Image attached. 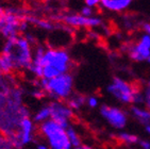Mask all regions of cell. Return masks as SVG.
Wrapping results in <instances>:
<instances>
[{"label":"cell","mask_w":150,"mask_h":149,"mask_svg":"<svg viewBox=\"0 0 150 149\" xmlns=\"http://www.w3.org/2000/svg\"><path fill=\"white\" fill-rule=\"evenodd\" d=\"M129 57L135 62L147 61L150 57V35L143 33L139 40L129 48Z\"/></svg>","instance_id":"obj_8"},{"label":"cell","mask_w":150,"mask_h":149,"mask_svg":"<svg viewBox=\"0 0 150 149\" xmlns=\"http://www.w3.org/2000/svg\"><path fill=\"white\" fill-rule=\"evenodd\" d=\"M20 130L17 134V142L19 143V146H23L29 144L33 138V132H34V125L33 121L28 116L23 117L19 123Z\"/></svg>","instance_id":"obj_11"},{"label":"cell","mask_w":150,"mask_h":149,"mask_svg":"<svg viewBox=\"0 0 150 149\" xmlns=\"http://www.w3.org/2000/svg\"><path fill=\"white\" fill-rule=\"evenodd\" d=\"M72 149H87V146H78V147H74Z\"/></svg>","instance_id":"obj_27"},{"label":"cell","mask_w":150,"mask_h":149,"mask_svg":"<svg viewBox=\"0 0 150 149\" xmlns=\"http://www.w3.org/2000/svg\"><path fill=\"white\" fill-rule=\"evenodd\" d=\"M63 21L69 27L76 28H95L101 26L102 20L99 17H84L81 14H68L63 16Z\"/></svg>","instance_id":"obj_10"},{"label":"cell","mask_w":150,"mask_h":149,"mask_svg":"<svg viewBox=\"0 0 150 149\" xmlns=\"http://www.w3.org/2000/svg\"><path fill=\"white\" fill-rule=\"evenodd\" d=\"M84 2H85L86 6L93 9L94 6H97L100 4V0H84Z\"/></svg>","instance_id":"obj_22"},{"label":"cell","mask_w":150,"mask_h":149,"mask_svg":"<svg viewBox=\"0 0 150 149\" xmlns=\"http://www.w3.org/2000/svg\"><path fill=\"white\" fill-rule=\"evenodd\" d=\"M99 111H100L101 116L110 123L113 128H115L117 130H121L127 126L128 116L126 114V112L122 111L119 108L109 106L107 104H103V106H101Z\"/></svg>","instance_id":"obj_7"},{"label":"cell","mask_w":150,"mask_h":149,"mask_svg":"<svg viewBox=\"0 0 150 149\" xmlns=\"http://www.w3.org/2000/svg\"><path fill=\"white\" fill-rule=\"evenodd\" d=\"M81 15H83L84 17H93V15H94V11H93L92 8L84 6L83 9L81 10Z\"/></svg>","instance_id":"obj_21"},{"label":"cell","mask_w":150,"mask_h":149,"mask_svg":"<svg viewBox=\"0 0 150 149\" xmlns=\"http://www.w3.org/2000/svg\"><path fill=\"white\" fill-rule=\"evenodd\" d=\"M87 149H93V148H91L90 146H87Z\"/></svg>","instance_id":"obj_30"},{"label":"cell","mask_w":150,"mask_h":149,"mask_svg":"<svg viewBox=\"0 0 150 149\" xmlns=\"http://www.w3.org/2000/svg\"><path fill=\"white\" fill-rule=\"evenodd\" d=\"M43 78L50 80L63 74H67L70 68L69 53L62 48H49L44 53Z\"/></svg>","instance_id":"obj_1"},{"label":"cell","mask_w":150,"mask_h":149,"mask_svg":"<svg viewBox=\"0 0 150 149\" xmlns=\"http://www.w3.org/2000/svg\"><path fill=\"white\" fill-rule=\"evenodd\" d=\"M40 86L44 92L55 100L68 99L72 93L74 77L67 72L50 80L42 78L40 80Z\"/></svg>","instance_id":"obj_3"},{"label":"cell","mask_w":150,"mask_h":149,"mask_svg":"<svg viewBox=\"0 0 150 149\" xmlns=\"http://www.w3.org/2000/svg\"><path fill=\"white\" fill-rule=\"evenodd\" d=\"M27 20L32 23H34L35 26L44 29V30H53V29H54V26H53L51 23L47 21V20H42V19H38V18H35V17H28Z\"/></svg>","instance_id":"obj_17"},{"label":"cell","mask_w":150,"mask_h":149,"mask_svg":"<svg viewBox=\"0 0 150 149\" xmlns=\"http://www.w3.org/2000/svg\"><path fill=\"white\" fill-rule=\"evenodd\" d=\"M66 134H67L68 140H69L70 144H71L72 148H74V147L81 146V138L79 136V134L77 133V131H76L74 128L68 127L66 129Z\"/></svg>","instance_id":"obj_16"},{"label":"cell","mask_w":150,"mask_h":149,"mask_svg":"<svg viewBox=\"0 0 150 149\" xmlns=\"http://www.w3.org/2000/svg\"><path fill=\"white\" fill-rule=\"evenodd\" d=\"M3 13H4V10H2L1 8H0V16H1V15H2Z\"/></svg>","instance_id":"obj_28"},{"label":"cell","mask_w":150,"mask_h":149,"mask_svg":"<svg viewBox=\"0 0 150 149\" xmlns=\"http://www.w3.org/2000/svg\"><path fill=\"white\" fill-rule=\"evenodd\" d=\"M118 138L121 140V142H124L126 144H129V145H132V144H136L139 143V138L134 134H130V133H127V132H121L119 133L118 135Z\"/></svg>","instance_id":"obj_18"},{"label":"cell","mask_w":150,"mask_h":149,"mask_svg":"<svg viewBox=\"0 0 150 149\" xmlns=\"http://www.w3.org/2000/svg\"><path fill=\"white\" fill-rule=\"evenodd\" d=\"M50 116H51V112H50V108L49 106H44L40 111L34 115V117H33V121L36 123H42L44 121H48L50 119Z\"/></svg>","instance_id":"obj_15"},{"label":"cell","mask_w":150,"mask_h":149,"mask_svg":"<svg viewBox=\"0 0 150 149\" xmlns=\"http://www.w3.org/2000/svg\"><path fill=\"white\" fill-rule=\"evenodd\" d=\"M137 89H135L127 81L122 80L121 78L115 77L113 79L112 83L108 86V93L118 101L126 104L133 103V96Z\"/></svg>","instance_id":"obj_6"},{"label":"cell","mask_w":150,"mask_h":149,"mask_svg":"<svg viewBox=\"0 0 150 149\" xmlns=\"http://www.w3.org/2000/svg\"><path fill=\"white\" fill-rule=\"evenodd\" d=\"M86 103L87 106H90V108H92V109H95V108H97L99 104V101L98 99L95 97V96H90V97L86 99Z\"/></svg>","instance_id":"obj_20"},{"label":"cell","mask_w":150,"mask_h":149,"mask_svg":"<svg viewBox=\"0 0 150 149\" xmlns=\"http://www.w3.org/2000/svg\"><path fill=\"white\" fill-rule=\"evenodd\" d=\"M45 94H46V93L44 92L43 89H36V91H34V92H33V96H34L35 98H38V99L43 98L44 96H45Z\"/></svg>","instance_id":"obj_23"},{"label":"cell","mask_w":150,"mask_h":149,"mask_svg":"<svg viewBox=\"0 0 150 149\" xmlns=\"http://www.w3.org/2000/svg\"><path fill=\"white\" fill-rule=\"evenodd\" d=\"M51 116L50 119L58 123L61 127H63L64 129H67L69 127V121L71 119L72 110L69 109L66 104L60 102V101H53L49 104Z\"/></svg>","instance_id":"obj_9"},{"label":"cell","mask_w":150,"mask_h":149,"mask_svg":"<svg viewBox=\"0 0 150 149\" xmlns=\"http://www.w3.org/2000/svg\"><path fill=\"white\" fill-rule=\"evenodd\" d=\"M36 149H49V147L46 146V145H44V144H40V145H38Z\"/></svg>","instance_id":"obj_25"},{"label":"cell","mask_w":150,"mask_h":149,"mask_svg":"<svg viewBox=\"0 0 150 149\" xmlns=\"http://www.w3.org/2000/svg\"><path fill=\"white\" fill-rule=\"evenodd\" d=\"M143 97H144V104L146 106V109L150 110V81L147 83L146 87L143 93Z\"/></svg>","instance_id":"obj_19"},{"label":"cell","mask_w":150,"mask_h":149,"mask_svg":"<svg viewBox=\"0 0 150 149\" xmlns=\"http://www.w3.org/2000/svg\"><path fill=\"white\" fill-rule=\"evenodd\" d=\"M38 131L47 140L50 149H72L71 144L67 138L66 129L54 121L48 119L40 123Z\"/></svg>","instance_id":"obj_4"},{"label":"cell","mask_w":150,"mask_h":149,"mask_svg":"<svg viewBox=\"0 0 150 149\" xmlns=\"http://www.w3.org/2000/svg\"><path fill=\"white\" fill-rule=\"evenodd\" d=\"M139 145H141L142 149H150L149 140H139Z\"/></svg>","instance_id":"obj_24"},{"label":"cell","mask_w":150,"mask_h":149,"mask_svg":"<svg viewBox=\"0 0 150 149\" xmlns=\"http://www.w3.org/2000/svg\"><path fill=\"white\" fill-rule=\"evenodd\" d=\"M145 130H146V132H147L148 134L150 135V125H148V126H145Z\"/></svg>","instance_id":"obj_26"},{"label":"cell","mask_w":150,"mask_h":149,"mask_svg":"<svg viewBox=\"0 0 150 149\" xmlns=\"http://www.w3.org/2000/svg\"><path fill=\"white\" fill-rule=\"evenodd\" d=\"M27 25V21L21 19L16 10H6L0 16V34L10 40L18 36L19 32L25 31Z\"/></svg>","instance_id":"obj_5"},{"label":"cell","mask_w":150,"mask_h":149,"mask_svg":"<svg viewBox=\"0 0 150 149\" xmlns=\"http://www.w3.org/2000/svg\"><path fill=\"white\" fill-rule=\"evenodd\" d=\"M85 98L82 95H72L67 99L66 106L71 110H79L85 102Z\"/></svg>","instance_id":"obj_14"},{"label":"cell","mask_w":150,"mask_h":149,"mask_svg":"<svg viewBox=\"0 0 150 149\" xmlns=\"http://www.w3.org/2000/svg\"><path fill=\"white\" fill-rule=\"evenodd\" d=\"M2 53L11 57L14 68L30 69L33 60V52L31 50V43L27 37L16 36L6 40L3 47Z\"/></svg>","instance_id":"obj_2"},{"label":"cell","mask_w":150,"mask_h":149,"mask_svg":"<svg viewBox=\"0 0 150 149\" xmlns=\"http://www.w3.org/2000/svg\"><path fill=\"white\" fill-rule=\"evenodd\" d=\"M147 62H148V63H150V57H148V60H147Z\"/></svg>","instance_id":"obj_29"},{"label":"cell","mask_w":150,"mask_h":149,"mask_svg":"<svg viewBox=\"0 0 150 149\" xmlns=\"http://www.w3.org/2000/svg\"><path fill=\"white\" fill-rule=\"evenodd\" d=\"M130 112L133 117L136 118L139 123H142L145 126L150 125V110L143 109L137 106H131Z\"/></svg>","instance_id":"obj_13"},{"label":"cell","mask_w":150,"mask_h":149,"mask_svg":"<svg viewBox=\"0 0 150 149\" xmlns=\"http://www.w3.org/2000/svg\"><path fill=\"white\" fill-rule=\"evenodd\" d=\"M133 0H100L101 6L110 11L119 12L127 9Z\"/></svg>","instance_id":"obj_12"}]
</instances>
